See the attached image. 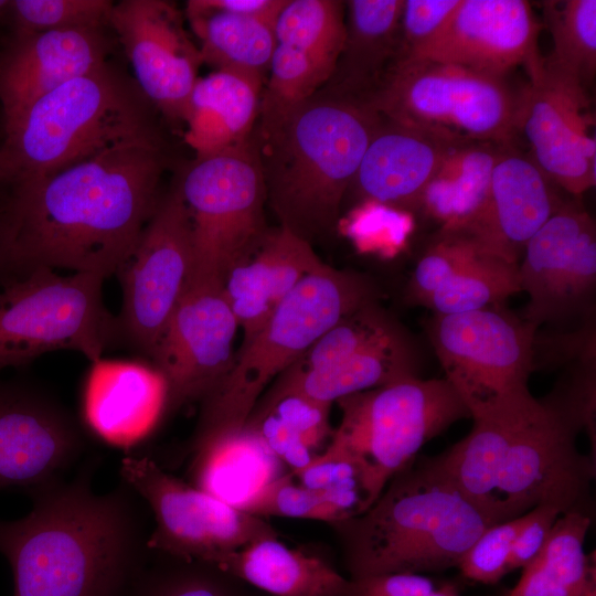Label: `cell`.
I'll use <instances>...</instances> for the list:
<instances>
[{
	"instance_id": "10",
	"label": "cell",
	"mask_w": 596,
	"mask_h": 596,
	"mask_svg": "<svg viewBox=\"0 0 596 596\" xmlns=\"http://www.w3.org/2000/svg\"><path fill=\"white\" fill-rule=\"evenodd\" d=\"M518 99L504 77L419 58L394 61L365 106L458 140L510 145Z\"/></svg>"
},
{
	"instance_id": "31",
	"label": "cell",
	"mask_w": 596,
	"mask_h": 596,
	"mask_svg": "<svg viewBox=\"0 0 596 596\" xmlns=\"http://www.w3.org/2000/svg\"><path fill=\"white\" fill-rule=\"evenodd\" d=\"M503 146L464 141L446 157L421 201V207L440 223V233L461 231L479 213Z\"/></svg>"
},
{
	"instance_id": "52",
	"label": "cell",
	"mask_w": 596,
	"mask_h": 596,
	"mask_svg": "<svg viewBox=\"0 0 596 596\" xmlns=\"http://www.w3.org/2000/svg\"><path fill=\"white\" fill-rule=\"evenodd\" d=\"M581 596H596V576H593L588 579Z\"/></svg>"
},
{
	"instance_id": "50",
	"label": "cell",
	"mask_w": 596,
	"mask_h": 596,
	"mask_svg": "<svg viewBox=\"0 0 596 596\" xmlns=\"http://www.w3.org/2000/svg\"><path fill=\"white\" fill-rule=\"evenodd\" d=\"M426 596H460L458 589L449 584H440L434 592Z\"/></svg>"
},
{
	"instance_id": "30",
	"label": "cell",
	"mask_w": 596,
	"mask_h": 596,
	"mask_svg": "<svg viewBox=\"0 0 596 596\" xmlns=\"http://www.w3.org/2000/svg\"><path fill=\"white\" fill-rule=\"evenodd\" d=\"M193 453V486L240 510L283 475L281 461L246 427Z\"/></svg>"
},
{
	"instance_id": "32",
	"label": "cell",
	"mask_w": 596,
	"mask_h": 596,
	"mask_svg": "<svg viewBox=\"0 0 596 596\" xmlns=\"http://www.w3.org/2000/svg\"><path fill=\"white\" fill-rule=\"evenodd\" d=\"M185 15L200 41L203 63L216 71H238L264 78L276 47V19L201 10L188 4Z\"/></svg>"
},
{
	"instance_id": "34",
	"label": "cell",
	"mask_w": 596,
	"mask_h": 596,
	"mask_svg": "<svg viewBox=\"0 0 596 596\" xmlns=\"http://www.w3.org/2000/svg\"><path fill=\"white\" fill-rule=\"evenodd\" d=\"M542 8L553 41L543 68L585 89L596 73V0L544 1Z\"/></svg>"
},
{
	"instance_id": "44",
	"label": "cell",
	"mask_w": 596,
	"mask_h": 596,
	"mask_svg": "<svg viewBox=\"0 0 596 596\" xmlns=\"http://www.w3.org/2000/svg\"><path fill=\"white\" fill-rule=\"evenodd\" d=\"M520 523L521 517L486 529L459 561L461 574L482 584H496L505 576Z\"/></svg>"
},
{
	"instance_id": "42",
	"label": "cell",
	"mask_w": 596,
	"mask_h": 596,
	"mask_svg": "<svg viewBox=\"0 0 596 596\" xmlns=\"http://www.w3.org/2000/svg\"><path fill=\"white\" fill-rule=\"evenodd\" d=\"M181 561L183 565L175 568L137 577L131 596H234L215 567Z\"/></svg>"
},
{
	"instance_id": "38",
	"label": "cell",
	"mask_w": 596,
	"mask_h": 596,
	"mask_svg": "<svg viewBox=\"0 0 596 596\" xmlns=\"http://www.w3.org/2000/svg\"><path fill=\"white\" fill-rule=\"evenodd\" d=\"M109 0H11L13 33L108 26Z\"/></svg>"
},
{
	"instance_id": "15",
	"label": "cell",
	"mask_w": 596,
	"mask_h": 596,
	"mask_svg": "<svg viewBox=\"0 0 596 596\" xmlns=\"http://www.w3.org/2000/svg\"><path fill=\"white\" fill-rule=\"evenodd\" d=\"M237 321L222 286L188 283L149 359L168 384V413L203 401L231 370Z\"/></svg>"
},
{
	"instance_id": "12",
	"label": "cell",
	"mask_w": 596,
	"mask_h": 596,
	"mask_svg": "<svg viewBox=\"0 0 596 596\" xmlns=\"http://www.w3.org/2000/svg\"><path fill=\"white\" fill-rule=\"evenodd\" d=\"M538 327L496 306L436 315L428 336L445 379L456 390L471 418L522 403L533 395Z\"/></svg>"
},
{
	"instance_id": "48",
	"label": "cell",
	"mask_w": 596,
	"mask_h": 596,
	"mask_svg": "<svg viewBox=\"0 0 596 596\" xmlns=\"http://www.w3.org/2000/svg\"><path fill=\"white\" fill-rule=\"evenodd\" d=\"M288 0H190L187 4L201 10L277 19Z\"/></svg>"
},
{
	"instance_id": "39",
	"label": "cell",
	"mask_w": 596,
	"mask_h": 596,
	"mask_svg": "<svg viewBox=\"0 0 596 596\" xmlns=\"http://www.w3.org/2000/svg\"><path fill=\"white\" fill-rule=\"evenodd\" d=\"M241 510L259 518L286 517L329 524L347 519L324 492L294 482L291 472L263 487Z\"/></svg>"
},
{
	"instance_id": "20",
	"label": "cell",
	"mask_w": 596,
	"mask_h": 596,
	"mask_svg": "<svg viewBox=\"0 0 596 596\" xmlns=\"http://www.w3.org/2000/svg\"><path fill=\"white\" fill-rule=\"evenodd\" d=\"M541 24L524 0H461L444 32L416 57L505 77L524 66L530 79L543 71Z\"/></svg>"
},
{
	"instance_id": "35",
	"label": "cell",
	"mask_w": 596,
	"mask_h": 596,
	"mask_svg": "<svg viewBox=\"0 0 596 596\" xmlns=\"http://www.w3.org/2000/svg\"><path fill=\"white\" fill-rule=\"evenodd\" d=\"M519 291V264L509 263L480 248L423 305L436 315L462 313L499 306Z\"/></svg>"
},
{
	"instance_id": "13",
	"label": "cell",
	"mask_w": 596,
	"mask_h": 596,
	"mask_svg": "<svg viewBox=\"0 0 596 596\" xmlns=\"http://www.w3.org/2000/svg\"><path fill=\"white\" fill-rule=\"evenodd\" d=\"M120 475L153 514L156 525L147 543L150 550L213 565L257 540L277 536L263 518L182 481L149 457H125Z\"/></svg>"
},
{
	"instance_id": "17",
	"label": "cell",
	"mask_w": 596,
	"mask_h": 596,
	"mask_svg": "<svg viewBox=\"0 0 596 596\" xmlns=\"http://www.w3.org/2000/svg\"><path fill=\"white\" fill-rule=\"evenodd\" d=\"M519 281L529 295L522 318L538 328L583 310L596 283V228L585 210L562 203L526 243Z\"/></svg>"
},
{
	"instance_id": "23",
	"label": "cell",
	"mask_w": 596,
	"mask_h": 596,
	"mask_svg": "<svg viewBox=\"0 0 596 596\" xmlns=\"http://www.w3.org/2000/svg\"><path fill=\"white\" fill-rule=\"evenodd\" d=\"M461 142L424 127L382 117L349 191L353 190L365 203L396 211L419 209L426 187Z\"/></svg>"
},
{
	"instance_id": "40",
	"label": "cell",
	"mask_w": 596,
	"mask_h": 596,
	"mask_svg": "<svg viewBox=\"0 0 596 596\" xmlns=\"http://www.w3.org/2000/svg\"><path fill=\"white\" fill-rule=\"evenodd\" d=\"M302 486L324 492L347 519L370 507L362 473L351 460L323 451L298 470L291 471Z\"/></svg>"
},
{
	"instance_id": "36",
	"label": "cell",
	"mask_w": 596,
	"mask_h": 596,
	"mask_svg": "<svg viewBox=\"0 0 596 596\" xmlns=\"http://www.w3.org/2000/svg\"><path fill=\"white\" fill-rule=\"evenodd\" d=\"M277 44L337 64L345 38V2L288 0L275 22Z\"/></svg>"
},
{
	"instance_id": "6",
	"label": "cell",
	"mask_w": 596,
	"mask_h": 596,
	"mask_svg": "<svg viewBox=\"0 0 596 596\" xmlns=\"http://www.w3.org/2000/svg\"><path fill=\"white\" fill-rule=\"evenodd\" d=\"M155 110L135 79L107 61L2 118L0 188L161 136Z\"/></svg>"
},
{
	"instance_id": "41",
	"label": "cell",
	"mask_w": 596,
	"mask_h": 596,
	"mask_svg": "<svg viewBox=\"0 0 596 596\" xmlns=\"http://www.w3.org/2000/svg\"><path fill=\"white\" fill-rule=\"evenodd\" d=\"M480 249L470 238L459 234L439 233L437 241L418 260L409 284L413 299L423 304L448 281Z\"/></svg>"
},
{
	"instance_id": "25",
	"label": "cell",
	"mask_w": 596,
	"mask_h": 596,
	"mask_svg": "<svg viewBox=\"0 0 596 596\" xmlns=\"http://www.w3.org/2000/svg\"><path fill=\"white\" fill-rule=\"evenodd\" d=\"M324 265L311 244L289 230L280 226L268 232L247 258L230 269L222 286L243 342L267 322L306 275Z\"/></svg>"
},
{
	"instance_id": "27",
	"label": "cell",
	"mask_w": 596,
	"mask_h": 596,
	"mask_svg": "<svg viewBox=\"0 0 596 596\" xmlns=\"http://www.w3.org/2000/svg\"><path fill=\"white\" fill-rule=\"evenodd\" d=\"M263 77L220 70L199 77L184 123L187 143L204 158L247 141L256 126Z\"/></svg>"
},
{
	"instance_id": "3",
	"label": "cell",
	"mask_w": 596,
	"mask_h": 596,
	"mask_svg": "<svg viewBox=\"0 0 596 596\" xmlns=\"http://www.w3.org/2000/svg\"><path fill=\"white\" fill-rule=\"evenodd\" d=\"M437 465L494 523L540 504L593 518L596 464L576 444L577 422L552 396L472 418Z\"/></svg>"
},
{
	"instance_id": "47",
	"label": "cell",
	"mask_w": 596,
	"mask_h": 596,
	"mask_svg": "<svg viewBox=\"0 0 596 596\" xmlns=\"http://www.w3.org/2000/svg\"><path fill=\"white\" fill-rule=\"evenodd\" d=\"M560 515L556 508L547 504L536 505L521 515L509 558V573L523 568L541 552Z\"/></svg>"
},
{
	"instance_id": "21",
	"label": "cell",
	"mask_w": 596,
	"mask_h": 596,
	"mask_svg": "<svg viewBox=\"0 0 596 596\" xmlns=\"http://www.w3.org/2000/svg\"><path fill=\"white\" fill-rule=\"evenodd\" d=\"M504 145L492 170L485 204L457 233L485 252L519 264L529 240L558 210L551 181L532 159Z\"/></svg>"
},
{
	"instance_id": "18",
	"label": "cell",
	"mask_w": 596,
	"mask_h": 596,
	"mask_svg": "<svg viewBox=\"0 0 596 596\" xmlns=\"http://www.w3.org/2000/svg\"><path fill=\"white\" fill-rule=\"evenodd\" d=\"M84 448L72 415L41 390L0 379V490L53 483Z\"/></svg>"
},
{
	"instance_id": "49",
	"label": "cell",
	"mask_w": 596,
	"mask_h": 596,
	"mask_svg": "<svg viewBox=\"0 0 596 596\" xmlns=\"http://www.w3.org/2000/svg\"><path fill=\"white\" fill-rule=\"evenodd\" d=\"M12 273L0 222V280Z\"/></svg>"
},
{
	"instance_id": "51",
	"label": "cell",
	"mask_w": 596,
	"mask_h": 596,
	"mask_svg": "<svg viewBox=\"0 0 596 596\" xmlns=\"http://www.w3.org/2000/svg\"><path fill=\"white\" fill-rule=\"evenodd\" d=\"M11 0H0V23L9 22Z\"/></svg>"
},
{
	"instance_id": "9",
	"label": "cell",
	"mask_w": 596,
	"mask_h": 596,
	"mask_svg": "<svg viewBox=\"0 0 596 596\" xmlns=\"http://www.w3.org/2000/svg\"><path fill=\"white\" fill-rule=\"evenodd\" d=\"M105 278L57 274L47 267L11 273L0 280V372L57 350L92 362L118 337L117 318L103 298Z\"/></svg>"
},
{
	"instance_id": "16",
	"label": "cell",
	"mask_w": 596,
	"mask_h": 596,
	"mask_svg": "<svg viewBox=\"0 0 596 596\" xmlns=\"http://www.w3.org/2000/svg\"><path fill=\"white\" fill-rule=\"evenodd\" d=\"M108 26L123 47L141 93L166 117L184 123L203 62L177 6L163 0L114 2Z\"/></svg>"
},
{
	"instance_id": "24",
	"label": "cell",
	"mask_w": 596,
	"mask_h": 596,
	"mask_svg": "<svg viewBox=\"0 0 596 596\" xmlns=\"http://www.w3.org/2000/svg\"><path fill=\"white\" fill-rule=\"evenodd\" d=\"M83 414L102 440L132 448L168 414L167 381L152 364L99 359L92 362L85 380Z\"/></svg>"
},
{
	"instance_id": "19",
	"label": "cell",
	"mask_w": 596,
	"mask_h": 596,
	"mask_svg": "<svg viewBox=\"0 0 596 596\" xmlns=\"http://www.w3.org/2000/svg\"><path fill=\"white\" fill-rule=\"evenodd\" d=\"M588 99L581 86L542 71L519 92L515 136L546 178L579 195L595 185L596 142L589 134Z\"/></svg>"
},
{
	"instance_id": "2",
	"label": "cell",
	"mask_w": 596,
	"mask_h": 596,
	"mask_svg": "<svg viewBox=\"0 0 596 596\" xmlns=\"http://www.w3.org/2000/svg\"><path fill=\"white\" fill-rule=\"evenodd\" d=\"M91 470L33 492L32 509L0 520L13 596H121L148 549L128 490L97 493Z\"/></svg>"
},
{
	"instance_id": "4",
	"label": "cell",
	"mask_w": 596,
	"mask_h": 596,
	"mask_svg": "<svg viewBox=\"0 0 596 596\" xmlns=\"http://www.w3.org/2000/svg\"><path fill=\"white\" fill-rule=\"evenodd\" d=\"M381 119L365 105L319 91L279 119L256 124L266 202L281 227L309 243L334 227Z\"/></svg>"
},
{
	"instance_id": "22",
	"label": "cell",
	"mask_w": 596,
	"mask_h": 596,
	"mask_svg": "<svg viewBox=\"0 0 596 596\" xmlns=\"http://www.w3.org/2000/svg\"><path fill=\"white\" fill-rule=\"evenodd\" d=\"M106 28L13 33L0 54L2 118L109 61Z\"/></svg>"
},
{
	"instance_id": "43",
	"label": "cell",
	"mask_w": 596,
	"mask_h": 596,
	"mask_svg": "<svg viewBox=\"0 0 596 596\" xmlns=\"http://www.w3.org/2000/svg\"><path fill=\"white\" fill-rule=\"evenodd\" d=\"M461 0H404L395 61L411 60L447 28Z\"/></svg>"
},
{
	"instance_id": "26",
	"label": "cell",
	"mask_w": 596,
	"mask_h": 596,
	"mask_svg": "<svg viewBox=\"0 0 596 596\" xmlns=\"http://www.w3.org/2000/svg\"><path fill=\"white\" fill-rule=\"evenodd\" d=\"M344 2V43L330 79L320 91L365 105L396 58L404 0Z\"/></svg>"
},
{
	"instance_id": "46",
	"label": "cell",
	"mask_w": 596,
	"mask_h": 596,
	"mask_svg": "<svg viewBox=\"0 0 596 596\" xmlns=\"http://www.w3.org/2000/svg\"><path fill=\"white\" fill-rule=\"evenodd\" d=\"M246 428L255 432L268 449L284 464L298 470L317 455L285 423L270 412L253 413Z\"/></svg>"
},
{
	"instance_id": "14",
	"label": "cell",
	"mask_w": 596,
	"mask_h": 596,
	"mask_svg": "<svg viewBox=\"0 0 596 596\" xmlns=\"http://www.w3.org/2000/svg\"><path fill=\"white\" fill-rule=\"evenodd\" d=\"M191 222L177 182L161 194L137 245L115 275L123 289L118 336L150 358L190 280Z\"/></svg>"
},
{
	"instance_id": "5",
	"label": "cell",
	"mask_w": 596,
	"mask_h": 596,
	"mask_svg": "<svg viewBox=\"0 0 596 596\" xmlns=\"http://www.w3.org/2000/svg\"><path fill=\"white\" fill-rule=\"evenodd\" d=\"M492 524L432 457L398 471L366 511L330 525L355 578L457 566Z\"/></svg>"
},
{
	"instance_id": "11",
	"label": "cell",
	"mask_w": 596,
	"mask_h": 596,
	"mask_svg": "<svg viewBox=\"0 0 596 596\" xmlns=\"http://www.w3.org/2000/svg\"><path fill=\"white\" fill-rule=\"evenodd\" d=\"M191 222L193 267L189 283L223 286L268 231L266 189L253 137L215 155L195 158L175 180Z\"/></svg>"
},
{
	"instance_id": "28",
	"label": "cell",
	"mask_w": 596,
	"mask_h": 596,
	"mask_svg": "<svg viewBox=\"0 0 596 596\" xmlns=\"http://www.w3.org/2000/svg\"><path fill=\"white\" fill-rule=\"evenodd\" d=\"M416 375L415 351L403 332L331 366L286 370L266 394L297 393L331 405L344 396Z\"/></svg>"
},
{
	"instance_id": "29",
	"label": "cell",
	"mask_w": 596,
	"mask_h": 596,
	"mask_svg": "<svg viewBox=\"0 0 596 596\" xmlns=\"http://www.w3.org/2000/svg\"><path fill=\"white\" fill-rule=\"evenodd\" d=\"M212 566L274 596H339L348 581L320 557L290 549L277 536L257 540Z\"/></svg>"
},
{
	"instance_id": "37",
	"label": "cell",
	"mask_w": 596,
	"mask_h": 596,
	"mask_svg": "<svg viewBox=\"0 0 596 596\" xmlns=\"http://www.w3.org/2000/svg\"><path fill=\"white\" fill-rule=\"evenodd\" d=\"M398 331L374 302L341 318L329 328L290 368L304 372L340 363Z\"/></svg>"
},
{
	"instance_id": "33",
	"label": "cell",
	"mask_w": 596,
	"mask_h": 596,
	"mask_svg": "<svg viewBox=\"0 0 596 596\" xmlns=\"http://www.w3.org/2000/svg\"><path fill=\"white\" fill-rule=\"evenodd\" d=\"M593 518L570 512L558 517L541 552L522 570L504 596H581L595 564L585 553V540Z\"/></svg>"
},
{
	"instance_id": "8",
	"label": "cell",
	"mask_w": 596,
	"mask_h": 596,
	"mask_svg": "<svg viewBox=\"0 0 596 596\" xmlns=\"http://www.w3.org/2000/svg\"><path fill=\"white\" fill-rule=\"evenodd\" d=\"M337 404L341 419L324 451L358 466L370 505L427 441L471 417L445 377L407 376L344 396Z\"/></svg>"
},
{
	"instance_id": "45",
	"label": "cell",
	"mask_w": 596,
	"mask_h": 596,
	"mask_svg": "<svg viewBox=\"0 0 596 596\" xmlns=\"http://www.w3.org/2000/svg\"><path fill=\"white\" fill-rule=\"evenodd\" d=\"M330 407L297 393L266 394L252 414L273 413L315 451L333 432L329 424Z\"/></svg>"
},
{
	"instance_id": "7",
	"label": "cell",
	"mask_w": 596,
	"mask_h": 596,
	"mask_svg": "<svg viewBox=\"0 0 596 596\" xmlns=\"http://www.w3.org/2000/svg\"><path fill=\"white\" fill-rule=\"evenodd\" d=\"M372 283L328 265L306 275L267 322L235 354L234 363L201 403L192 451L241 432L264 390L344 316L374 302Z\"/></svg>"
},
{
	"instance_id": "1",
	"label": "cell",
	"mask_w": 596,
	"mask_h": 596,
	"mask_svg": "<svg viewBox=\"0 0 596 596\" xmlns=\"http://www.w3.org/2000/svg\"><path fill=\"white\" fill-rule=\"evenodd\" d=\"M166 167L162 137H142L0 188L7 190L0 193V222L12 272L115 275L159 202Z\"/></svg>"
}]
</instances>
